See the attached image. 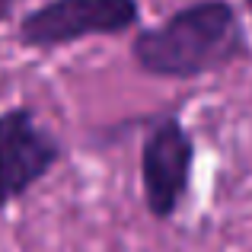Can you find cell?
<instances>
[{
    "label": "cell",
    "mask_w": 252,
    "mask_h": 252,
    "mask_svg": "<svg viewBox=\"0 0 252 252\" xmlns=\"http://www.w3.org/2000/svg\"><path fill=\"white\" fill-rule=\"evenodd\" d=\"M249 55V35L230 0H191L131 38L134 64L157 80H198Z\"/></svg>",
    "instance_id": "cell-1"
},
{
    "label": "cell",
    "mask_w": 252,
    "mask_h": 252,
    "mask_svg": "<svg viewBox=\"0 0 252 252\" xmlns=\"http://www.w3.org/2000/svg\"><path fill=\"white\" fill-rule=\"evenodd\" d=\"M137 26V0H45L19 19L16 38L26 48L51 51L83 38H115Z\"/></svg>",
    "instance_id": "cell-2"
},
{
    "label": "cell",
    "mask_w": 252,
    "mask_h": 252,
    "mask_svg": "<svg viewBox=\"0 0 252 252\" xmlns=\"http://www.w3.org/2000/svg\"><path fill=\"white\" fill-rule=\"evenodd\" d=\"M195 137L179 115H163L141 144V191L154 220H172L191 191Z\"/></svg>",
    "instance_id": "cell-3"
},
{
    "label": "cell",
    "mask_w": 252,
    "mask_h": 252,
    "mask_svg": "<svg viewBox=\"0 0 252 252\" xmlns=\"http://www.w3.org/2000/svg\"><path fill=\"white\" fill-rule=\"evenodd\" d=\"M64 147L35 112L16 105L0 112V214L35 189L61 163Z\"/></svg>",
    "instance_id": "cell-4"
},
{
    "label": "cell",
    "mask_w": 252,
    "mask_h": 252,
    "mask_svg": "<svg viewBox=\"0 0 252 252\" xmlns=\"http://www.w3.org/2000/svg\"><path fill=\"white\" fill-rule=\"evenodd\" d=\"M16 3H23V0H0V23H6V19L13 16Z\"/></svg>",
    "instance_id": "cell-5"
},
{
    "label": "cell",
    "mask_w": 252,
    "mask_h": 252,
    "mask_svg": "<svg viewBox=\"0 0 252 252\" xmlns=\"http://www.w3.org/2000/svg\"><path fill=\"white\" fill-rule=\"evenodd\" d=\"M243 10L249 13V19H252V0H243Z\"/></svg>",
    "instance_id": "cell-6"
}]
</instances>
